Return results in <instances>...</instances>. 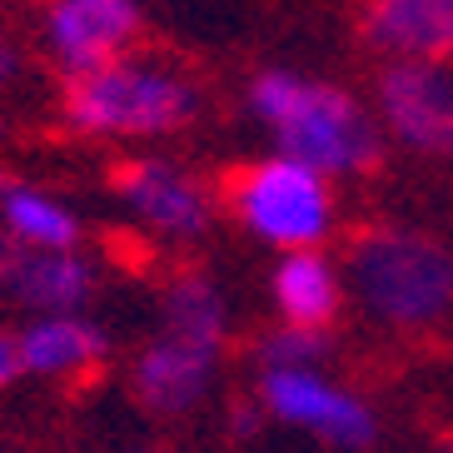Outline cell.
I'll list each match as a JSON object with an SVG mask.
<instances>
[{"label": "cell", "mask_w": 453, "mask_h": 453, "mask_svg": "<svg viewBox=\"0 0 453 453\" xmlns=\"http://www.w3.org/2000/svg\"><path fill=\"white\" fill-rule=\"evenodd\" d=\"M250 110L274 130L280 155L314 165L319 174H364L379 165V130L359 100L334 85H314L289 70H265L250 85Z\"/></svg>", "instance_id": "obj_1"}, {"label": "cell", "mask_w": 453, "mask_h": 453, "mask_svg": "<svg viewBox=\"0 0 453 453\" xmlns=\"http://www.w3.org/2000/svg\"><path fill=\"white\" fill-rule=\"evenodd\" d=\"M349 284L388 329H434L453 314V254L413 229H369L349 250Z\"/></svg>", "instance_id": "obj_2"}, {"label": "cell", "mask_w": 453, "mask_h": 453, "mask_svg": "<svg viewBox=\"0 0 453 453\" xmlns=\"http://www.w3.org/2000/svg\"><path fill=\"white\" fill-rule=\"evenodd\" d=\"M60 110H65L70 130L81 134L145 140V134H174L180 125H189L200 110V95L174 70L115 55L105 65L70 75Z\"/></svg>", "instance_id": "obj_3"}, {"label": "cell", "mask_w": 453, "mask_h": 453, "mask_svg": "<svg viewBox=\"0 0 453 453\" xmlns=\"http://www.w3.org/2000/svg\"><path fill=\"white\" fill-rule=\"evenodd\" d=\"M324 180L329 174H319L314 165L274 155L229 180V204L254 240L274 244V250H309L334 225V200Z\"/></svg>", "instance_id": "obj_4"}, {"label": "cell", "mask_w": 453, "mask_h": 453, "mask_svg": "<svg viewBox=\"0 0 453 453\" xmlns=\"http://www.w3.org/2000/svg\"><path fill=\"white\" fill-rule=\"evenodd\" d=\"M259 394L280 424L304 428L334 449H369L379 439L369 403H359L349 388H334L319 369H265Z\"/></svg>", "instance_id": "obj_5"}, {"label": "cell", "mask_w": 453, "mask_h": 453, "mask_svg": "<svg viewBox=\"0 0 453 453\" xmlns=\"http://www.w3.org/2000/svg\"><path fill=\"white\" fill-rule=\"evenodd\" d=\"M379 110L409 150L453 160V75L439 60H394L379 81Z\"/></svg>", "instance_id": "obj_6"}, {"label": "cell", "mask_w": 453, "mask_h": 453, "mask_svg": "<svg viewBox=\"0 0 453 453\" xmlns=\"http://www.w3.org/2000/svg\"><path fill=\"white\" fill-rule=\"evenodd\" d=\"M219 339L189 329H170L160 324V334L150 339V349L134 364V399L160 418H180L210 394V379L219 369Z\"/></svg>", "instance_id": "obj_7"}, {"label": "cell", "mask_w": 453, "mask_h": 453, "mask_svg": "<svg viewBox=\"0 0 453 453\" xmlns=\"http://www.w3.org/2000/svg\"><path fill=\"white\" fill-rule=\"evenodd\" d=\"M0 294L30 314H75L90 304L95 269L75 254V244L55 250V244L5 240L0 244Z\"/></svg>", "instance_id": "obj_8"}, {"label": "cell", "mask_w": 453, "mask_h": 453, "mask_svg": "<svg viewBox=\"0 0 453 453\" xmlns=\"http://www.w3.org/2000/svg\"><path fill=\"white\" fill-rule=\"evenodd\" d=\"M115 195H120V204L140 225H150L155 234H170V240H195L214 219V204L200 180L165 160L120 165L115 170Z\"/></svg>", "instance_id": "obj_9"}, {"label": "cell", "mask_w": 453, "mask_h": 453, "mask_svg": "<svg viewBox=\"0 0 453 453\" xmlns=\"http://www.w3.org/2000/svg\"><path fill=\"white\" fill-rule=\"evenodd\" d=\"M134 30H140L134 0H50L45 11V41L65 65V75H81L125 55Z\"/></svg>", "instance_id": "obj_10"}, {"label": "cell", "mask_w": 453, "mask_h": 453, "mask_svg": "<svg viewBox=\"0 0 453 453\" xmlns=\"http://www.w3.org/2000/svg\"><path fill=\"white\" fill-rule=\"evenodd\" d=\"M364 41L394 60H449L453 0H364Z\"/></svg>", "instance_id": "obj_11"}, {"label": "cell", "mask_w": 453, "mask_h": 453, "mask_svg": "<svg viewBox=\"0 0 453 453\" xmlns=\"http://www.w3.org/2000/svg\"><path fill=\"white\" fill-rule=\"evenodd\" d=\"M20 359L26 373L41 379H75L105 359V334L85 324L81 314H41L20 334Z\"/></svg>", "instance_id": "obj_12"}, {"label": "cell", "mask_w": 453, "mask_h": 453, "mask_svg": "<svg viewBox=\"0 0 453 453\" xmlns=\"http://www.w3.org/2000/svg\"><path fill=\"white\" fill-rule=\"evenodd\" d=\"M274 304L289 324H309V329H329L339 304H344V284L329 269L324 254L309 250H284L280 269H274Z\"/></svg>", "instance_id": "obj_13"}, {"label": "cell", "mask_w": 453, "mask_h": 453, "mask_svg": "<svg viewBox=\"0 0 453 453\" xmlns=\"http://www.w3.org/2000/svg\"><path fill=\"white\" fill-rule=\"evenodd\" d=\"M0 229H5V240L20 244H55V250L81 244V219L70 204H60L55 195L26 185V180H5V174H0Z\"/></svg>", "instance_id": "obj_14"}, {"label": "cell", "mask_w": 453, "mask_h": 453, "mask_svg": "<svg viewBox=\"0 0 453 453\" xmlns=\"http://www.w3.org/2000/svg\"><path fill=\"white\" fill-rule=\"evenodd\" d=\"M324 349H329L324 329H309V324L284 319V329H274L265 339L259 359H265V369H314V364L324 359Z\"/></svg>", "instance_id": "obj_15"}, {"label": "cell", "mask_w": 453, "mask_h": 453, "mask_svg": "<svg viewBox=\"0 0 453 453\" xmlns=\"http://www.w3.org/2000/svg\"><path fill=\"white\" fill-rule=\"evenodd\" d=\"M20 373H26V359H20V334H0V388H11Z\"/></svg>", "instance_id": "obj_16"}, {"label": "cell", "mask_w": 453, "mask_h": 453, "mask_svg": "<svg viewBox=\"0 0 453 453\" xmlns=\"http://www.w3.org/2000/svg\"><path fill=\"white\" fill-rule=\"evenodd\" d=\"M15 81H20V50L0 35V90H5V85H15Z\"/></svg>", "instance_id": "obj_17"}, {"label": "cell", "mask_w": 453, "mask_h": 453, "mask_svg": "<svg viewBox=\"0 0 453 453\" xmlns=\"http://www.w3.org/2000/svg\"><path fill=\"white\" fill-rule=\"evenodd\" d=\"M0 140H5V120H0Z\"/></svg>", "instance_id": "obj_18"}]
</instances>
